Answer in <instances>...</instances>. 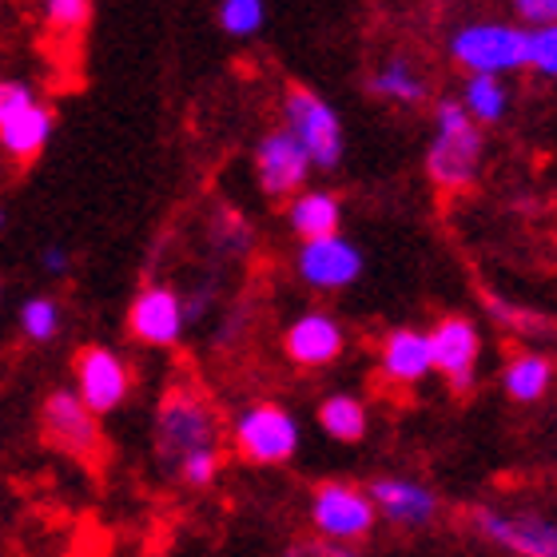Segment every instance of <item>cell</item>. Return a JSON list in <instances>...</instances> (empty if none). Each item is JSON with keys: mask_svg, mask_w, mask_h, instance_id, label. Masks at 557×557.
<instances>
[{"mask_svg": "<svg viewBox=\"0 0 557 557\" xmlns=\"http://www.w3.org/2000/svg\"><path fill=\"white\" fill-rule=\"evenodd\" d=\"M287 223L299 235V244L326 239V235L343 232V199L323 187H302L299 196L287 199Z\"/></svg>", "mask_w": 557, "mask_h": 557, "instance_id": "ac0fdd59", "label": "cell"}, {"mask_svg": "<svg viewBox=\"0 0 557 557\" xmlns=\"http://www.w3.org/2000/svg\"><path fill=\"white\" fill-rule=\"evenodd\" d=\"M227 442H232L235 458L247 466H287L299 454L302 430L299 418L283 403L263 398V403H251L235 414Z\"/></svg>", "mask_w": 557, "mask_h": 557, "instance_id": "52a82bcc", "label": "cell"}, {"mask_svg": "<svg viewBox=\"0 0 557 557\" xmlns=\"http://www.w3.org/2000/svg\"><path fill=\"white\" fill-rule=\"evenodd\" d=\"M343 350H347V331L335 314L319 311V307L290 319L283 331V355L299 371H323V367L343 359Z\"/></svg>", "mask_w": 557, "mask_h": 557, "instance_id": "5bb4252c", "label": "cell"}, {"mask_svg": "<svg viewBox=\"0 0 557 557\" xmlns=\"http://www.w3.org/2000/svg\"><path fill=\"white\" fill-rule=\"evenodd\" d=\"M251 160H256V180L263 187V196L275 199V203H287V199L299 196L314 172L311 156L302 151V144L287 128H271L268 136H259Z\"/></svg>", "mask_w": 557, "mask_h": 557, "instance_id": "7c38bea8", "label": "cell"}, {"mask_svg": "<svg viewBox=\"0 0 557 557\" xmlns=\"http://www.w3.org/2000/svg\"><path fill=\"white\" fill-rule=\"evenodd\" d=\"M72 374H76V395L96 418L120 410L132 395V367L124 362V355L100 343L76 350Z\"/></svg>", "mask_w": 557, "mask_h": 557, "instance_id": "30bf717a", "label": "cell"}, {"mask_svg": "<svg viewBox=\"0 0 557 557\" xmlns=\"http://www.w3.org/2000/svg\"><path fill=\"white\" fill-rule=\"evenodd\" d=\"M52 128H57L52 108L36 100V104H28L24 112H16L12 120H4V124H0V151H4L9 160H16V163L36 160V156L48 148Z\"/></svg>", "mask_w": 557, "mask_h": 557, "instance_id": "ffe728a7", "label": "cell"}, {"mask_svg": "<svg viewBox=\"0 0 557 557\" xmlns=\"http://www.w3.org/2000/svg\"><path fill=\"white\" fill-rule=\"evenodd\" d=\"M326 557H367V554H359V549H350V546H331Z\"/></svg>", "mask_w": 557, "mask_h": 557, "instance_id": "d6a6232c", "label": "cell"}, {"mask_svg": "<svg viewBox=\"0 0 557 557\" xmlns=\"http://www.w3.org/2000/svg\"><path fill=\"white\" fill-rule=\"evenodd\" d=\"M530 69L546 81H557V24L530 28Z\"/></svg>", "mask_w": 557, "mask_h": 557, "instance_id": "484cf974", "label": "cell"}, {"mask_svg": "<svg viewBox=\"0 0 557 557\" xmlns=\"http://www.w3.org/2000/svg\"><path fill=\"white\" fill-rule=\"evenodd\" d=\"M184 302L168 283H148L128 307V335L144 347H175L184 338Z\"/></svg>", "mask_w": 557, "mask_h": 557, "instance_id": "9a60e30c", "label": "cell"}, {"mask_svg": "<svg viewBox=\"0 0 557 557\" xmlns=\"http://www.w3.org/2000/svg\"><path fill=\"white\" fill-rule=\"evenodd\" d=\"M278 116L290 136L299 139L302 151L311 156L314 172H335L347 151V136H343V120L323 96L307 88V84H287V92L278 100Z\"/></svg>", "mask_w": 557, "mask_h": 557, "instance_id": "8992f818", "label": "cell"}, {"mask_svg": "<svg viewBox=\"0 0 557 557\" xmlns=\"http://www.w3.org/2000/svg\"><path fill=\"white\" fill-rule=\"evenodd\" d=\"M374 502V513L379 522H386L398 534H422V530H434L442 518V498L438 490L418 482L407 474H383L367 486Z\"/></svg>", "mask_w": 557, "mask_h": 557, "instance_id": "9c48e42d", "label": "cell"}, {"mask_svg": "<svg viewBox=\"0 0 557 557\" xmlns=\"http://www.w3.org/2000/svg\"><path fill=\"white\" fill-rule=\"evenodd\" d=\"M466 530L502 557H557V518L537 510H502L478 502L462 513Z\"/></svg>", "mask_w": 557, "mask_h": 557, "instance_id": "277c9868", "label": "cell"}, {"mask_svg": "<svg viewBox=\"0 0 557 557\" xmlns=\"http://www.w3.org/2000/svg\"><path fill=\"white\" fill-rule=\"evenodd\" d=\"M92 21V0H45V24L57 36H81Z\"/></svg>", "mask_w": 557, "mask_h": 557, "instance_id": "d4e9b609", "label": "cell"}, {"mask_svg": "<svg viewBox=\"0 0 557 557\" xmlns=\"http://www.w3.org/2000/svg\"><path fill=\"white\" fill-rule=\"evenodd\" d=\"M319 426H323L326 438L343 442V446H355V442L367 438V430H371V414H367V403L347 391H338V395H326L319 403Z\"/></svg>", "mask_w": 557, "mask_h": 557, "instance_id": "44dd1931", "label": "cell"}, {"mask_svg": "<svg viewBox=\"0 0 557 557\" xmlns=\"http://www.w3.org/2000/svg\"><path fill=\"white\" fill-rule=\"evenodd\" d=\"M4 220H9V211L0 208V232H4Z\"/></svg>", "mask_w": 557, "mask_h": 557, "instance_id": "836d02e7", "label": "cell"}, {"mask_svg": "<svg viewBox=\"0 0 557 557\" xmlns=\"http://www.w3.org/2000/svg\"><path fill=\"white\" fill-rule=\"evenodd\" d=\"M40 268H45V275H52V278H60V275H69L72 271V259H69V251L64 247H45L40 251Z\"/></svg>", "mask_w": 557, "mask_h": 557, "instance_id": "4dcf8cb0", "label": "cell"}, {"mask_svg": "<svg viewBox=\"0 0 557 557\" xmlns=\"http://www.w3.org/2000/svg\"><path fill=\"white\" fill-rule=\"evenodd\" d=\"M446 57L466 76H513L530 69V28L513 21H466L446 36Z\"/></svg>", "mask_w": 557, "mask_h": 557, "instance_id": "3957f363", "label": "cell"}, {"mask_svg": "<svg viewBox=\"0 0 557 557\" xmlns=\"http://www.w3.org/2000/svg\"><path fill=\"white\" fill-rule=\"evenodd\" d=\"M307 522L311 534L326 546H350L359 549L379 525L374 502L367 486L343 482V478H326L311 490V506H307Z\"/></svg>", "mask_w": 557, "mask_h": 557, "instance_id": "5b68a950", "label": "cell"}, {"mask_svg": "<svg viewBox=\"0 0 557 557\" xmlns=\"http://www.w3.org/2000/svg\"><path fill=\"white\" fill-rule=\"evenodd\" d=\"M28 104H36V88L24 81H0V124L12 120L16 112H24Z\"/></svg>", "mask_w": 557, "mask_h": 557, "instance_id": "83f0119b", "label": "cell"}, {"mask_svg": "<svg viewBox=\"0 0 557 557\" xmlns=\"http://www.w3.org/2000/svg\"><path fill=\"white\" fill-rule=\"evenodd\" d=\"M510 4L525 28H549V24H557V0H510Z\"/></svg>", "mask_w": 557, "mask_h": 557, "instance_id": "f1b7e54d", "label": "cell"}, {"mask_svg": "<svg viewBox=\"0 0 557 557\" xmlns=\"http://www.w3.org/2000/svg\"><path fill=\"white\" fill-rule=\"evenodd\" d=\"M40 430L57 450L81 458V462H96L104 450V434H100V418L84 407L76 391H52L40 407Z\"/></svg>", "mask_w": 557, "mask_h": 557, "instance_id": "8fae6325", "label": "cell"}, {"mask_svg": "<svg viewBox=\"0 0 557 557\" xmlns=\"http://www.w3.org/2000/svg\"><path fill=\"white\" fill-rule=\"evenodd\" d=\"M295 275H299L302 287L311 290H347L362 275V251L343 232L326 235V239H311V244H299Z\"/></svg>", "mask_w": 557, "mask_h": 557, "instance_id": "4fadbf2b", "label": "cell"}, {"mask_svg": "<svg viewBox=\"0 0 557 557\" xmlns=\"http://www.w3.org/2000/svg\"><path fill=\"white\" fill-rule=\"evenodd\" d=\"M180 302H184V323L191 326L211 314V307H215V287H211V283H199V287H191L187 295H180Z\"/></svg>", "mask_w": 557, "mask_h": 557, "instance_id": "f546056e", "label": "cell"}, {"mask_svg": "<svg viewBox=\"0 0 557 557\" xmlns=\"http://www.w3.org/2000/svg\"><path fill=\"white\" fill-rule=\"evenodd\" d=\"M223 418L199 386L172 383L163 391L156 422H151V450L172 482L187 490H208L223 470Z\"/></svg>", "mask_w": 557, "mask_h": 557, "instance_id": "6da1fadb", "label": "cell"}, {"mask_svg": "<svg viewBox=\"0 0 557 557\" xmlns=\"http://www.w3.org/2000/svg\"><path fill=\"white\" fill-rule=\"evenodd\" d=\"M434 371L446 379L454 395L466 398L478 383V362H482V331L470 314H442L426 331Z\"/></svg>", "mask_w": 557, "mask_h": 557, "instance_id": "ba28073f", "label": "cell"}, {"mask_svg": "<svg viewBox=\"0 0 557 557\" xmlns=\"http://www.w3.org/2000/svg\"><path fill=\"white\" fill-rule=\"evenodd\" d=\"M268 4L263 0H220V28L232 40H251L263 33Z\"/></svg>", "mask_w": 557, "mask_h": 557, "instance_id": "603a6c76", "label": "cell"}, {"mask_svg": "<svg viewBox=\"0 0 557 557\" xmlns=\"http://www.w3.org/2000/svg\"><path fill=\"white\" fill-rule=\"evenodd\" d=\"M211 235H215V247H220L223 256H247V251H251V227H247L239 215H223V220H215Z\"/></svg>", "mask_w": 557, "mask_h": 557, "instance_id": "4316f807", "label": "cell"}, {"mask_svg": "<svg viewBox=\"0 0 557 557\" xmlns=\"http://www.w3.org/2000/svg\"><path fill=\"white\" fill-rule=\"evenodd\" d=\"M486 136L466 116L458 96H442L434 104V136L426 148V180L442 196H462L482 180Z\"/></svg>", "mask_w": 557, "mask_h": 557, "instance_id": "7a4b0ae2", "label": "cell"}, {"mask_svg": "<svg viewBox=\"0 0 557 557\" xmlns=\"http://www.w3.org/2000/svg\"><path fill=\"white\" fill-rule=\"evenodd\" d=\"M326 554H331L326 542H319V537H299V542H290L278 557H326Z\"/></svg>", "mask_w": 557, "mask_h": 557, "instance_id": "1f68e13d", "label": "cell"}, {"mask_svg": "<svg viewBox=\"0 0 557 557\" xmlns=\"http://www.w3.org/2000/svg\"><path fill=\"white\" fill-rule=\"evenodd\" d=\"M379 374H383V383L398 386V391H414L418 383H426L434 374L426 331H418V326L386 331L379 343Z\"/></svg>", "mask_w": 557, "mask_h": 557, "instance_id": "2e32d148", "label": "cell"}, {"mask_svg": "<svg viewBox=\"0 0 557 557\" xmlns=\"http://www.w3.org/2000/svg\"><path fill=\"white\" fill-rule=\"evenodd\" d=\"M557 379V367L549 355L542 350H513L506 367H502V391L510 403H522V407H534L549 395V386Z\"/></svg>", "mask_w": 557, "mask_h": 557, "instance_id": "d6986e66", "label": "cell"}, {"mask_svg": "<svg viewBox=\"0 0 557 557\" xmlns=\"http://www.w3.org/2000/svg\"><path fill=\"white\" fill-rule=\"evenodd\" d=\"M374 100H386L395 108H418L430 100V76L418 69V60L407 52H391V57L379 60V69L371 72L367 81Z\"/></svg>", "mask_w": 557, "mask_h": 557, "instance_id": "e0dca14e", "label": "cell"}, {"mask_svg": "<svg viewBox=\"0 0 557 557\" xmlns=\"http://www.w3.org/2000/svg\"><path fill=\"white\" fill-rule=\"evenodd\" d=\"M60 323H64L60 302L48 299V295H33V299L21 307V331H24V338H33V343H52V338L60 335Z\"/></svg>", "mask_w": 557, "mask_h": 557, "instance_id": "cb8c5ba5", "label": "cell"}, {"mask_svg": "<svg viewBox=\"0 0 557 557\" xmlns=\"http://www.w3.org/2000/svg\"><path fill=\"white\" fill-rule=\"evenodd\" d=\"M458 104L466 108V116L474 120L478 128L502 124L506 112H510V88H506L502 76H466Z\"/></svg>", "mask_w": 557, "mask_h": 557, "instance_id": "7402d4cb", "label": "cell"}]
</instances>
